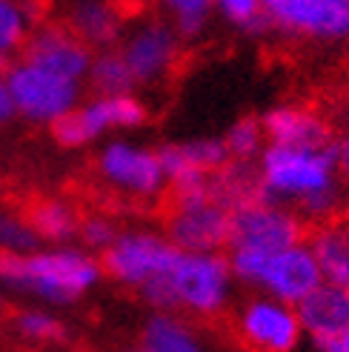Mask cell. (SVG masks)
Listing matches in <instances>:
<instances>
[{
	"instance_id": "cell-9",
	"label": "cell",
	"mask_w": 349,
	"mask_h": 352,
	"mask_svg": "<svg viewBox=\"0 0 349 352\" xmlns=\"http://www.w3.org/2000/svg\"><path fill=\"white\" fill-rule=\"evenodd\" d=\"M295 241H304L301 218L284 204L260 195L232 209V232H229L226 250L229 246H243V250L278 252Z\"/></svg>"
},
{
	"instance_id": "cell-28",
	"label": "cell",
	"mask_w": 349,
	"mask_h": 352,
	"mask_svg": "<svg viewBox=\"0 0 349 352\" xmlns=\"http://www.w3.org/2000/svg\"><path fill=\"white\" fill-rule=\"evenodd\" d=\"M212 3L226 17V21L240 26V29H252V32L260 29V32H264L269 26L260 0H212Z\"/></svg>"
},
{
	"instance_id": "cell-21",
	"label": "cell",
	"mask_w": 349,
	"mask_h": 352,
	"mask_svg": "<svg viewBox=\"0 0 349 352\" xmlns=\"http://www.w3.org/2000/svg\"><path fill=\"white\" fill-rule=\"evenodd\" d=\"M38 6L34 0H3L0 3V72L21 58L32 29L38 26Z\"/></svg>"
},
{
	"instance_id": "cell-3",
	"label": "cell",
	"mask_w": 349,
	"mask_h": 352,
	"mask_svg": "<svg viewBox=\"0 0 349 352\" xmlns=\"http://www.w3.org/2000/svg\"><path fill=\"white\" fill-rule=\"evenodd\" d=\"M232 270L229 261L218 252H186L181 250L172 267L144 284L141 292L144 301L155 309L166 312H192L209 318L218 315L232 292Z\"/></svg>"
},
{
	"instance_id": "cell-13",
	"label": "cell",
	"mask_w": 349,
	"mask_h": 352,
	"mask_svg": "<svg viewBox=\"0 0 349 352\" xmlns=\"http://www.w3.org/2000/svg\"><path fill=\"white\" fill-rule=\"evenodd\" d=\"M269 26L321 41L349 38V14L335 0H260Z\"/></svg>"
},
{
	"instance_id": "cell-8",
	"label": "cell",
	"mask_w": 349,
	"mask_h": 352,
	"mask_svg": "<svg viewBox=\"0 0 349 352\" xmlns=\"http://www.w3.org/2000/svg\"><path fill=\"white\" fill-rule=\"evenodd\" d=\"M98 175L109 189L132 201H152L169 186L161 155L129 140H112L100 149Z\"/></svg>"
},
{
	"instance_id": "cell-15",
	"label": "cell",
	"mask_w": 349,
	"mask_h": 352,
	"mask_svg": "<svg viewBox=\"0 0 349 352\" xmlns=\"http://www.w3.org/2000/svg\"><path fill=\"white\" fill-rule=\"evenodd\" d=\"M21 58L41 63L52 72H60L66 78L75 80H86L92 66V46L83 43L78 34L69 29L63 21L60 23H38L32 29L29 41L21 52Z\"/></svg>"
},
{
	"instance_id": "cell-34",
	"label": "cell",
	"mask_w": 349,
	"mask_h": 352,
	"mask_svg": "<svg viewBox=\"0 0 349 352\" xmlns=\"http://www.w3.org/2000/svg\"><path fill=\"white\" fill-rule=\"evenodd\" d=\"M335 3L341 6V12H346V14H349V0H335Z\"/></svg>"
},
{
	"instance_id": "cell-29",
	"label": "cell",
	"mask_w": 349,
	"mask_h": 352,
	"mask_svg": "<svg viewBox=\"0 0 349 352\" xmlns=\"http://www.w3.org/2000/svg\"><path fill=\"white\" fill-rule=\"evenodd\" d=\"M117 223L109 218V215H86L80 218V243H83V250H89V252H103L106 246L117 238Z\"/></svg>"
},
{
	"instance_id": "cell-10",
	"label": "cell",
	"mask_w": 349,
	"mask_h": 352,
	"mask_svg": "<svg viewBox=\"0 0 349 352\" xmlns=\"http://www.w3.org/2000/svg\"><path fill=\"white\" fill-rule=\"evenodd\" d=\"M235 327L240 341L260 352H292L304 336L298 309L267 292L243 304Z\"/></svg>"
},
{
	"instance_id": "cell-5",
	"label": "cell",
	"mask_w": 349,
	"mask_h": 352,
	"mask_svg": "<svg viewBox=\"0 0 349 352\" xmlns=\"http://www.w3.org/2000/svg\"><path fill=\"white\" fill-rule=\"evenodd\" d=\"M232 206H226L212 189L172 195L166 218V238L186 252H221L229 243Z\"/></svg>"
},
{
	"instance_id": "cell-24",
	"label": "cell",
	"mask_w": 349,
	"mask_h": 352,
	"mask_svg": "<svg viewBox=\"0 0 349 352\" xmlns=\"http://www.w3.org/2000/svg\"><path fill=\"white\" fill-rule=\"evenodd\" d=\"M12 329L17 338H23L29 344H63L66 341V324L52 315L49 309H41V307H29V309H21L12 318Z\"/></svg>"
},
{
	"instance_id": "cell-25",
	"label": "cell",
	"mask_w": 349,
	"mask_h": 352,
	"mask_svg": "<svg viewBox=\"0 0 349 352\" xmlns=\"http://www.w3.org/2000/svg\"><path fill=\"white\" fill-rule=\"evenodd\" d=\"M264 140H267L264 123L255 118H243L226 132L223 144H226L229 157H235V161H255V157L264 152Z\"/></svg>"
},
{
	"instance_id": "cell-26",
	"label": "cell",
	"mask_w": 349,
	"mask_h": 352,
	"mask_svg": "<svg viewBox=\"0 0 349 352\" xmlns=\"http://www.w3.org/2000/svg\"><path fill=\"white\" fill-rule=\"evenodd\" d=\"M158 3L172 17L178 34H198L215 9L212 0H158Z\"/></svg>"
},
{
	"instance_id": "cell-6",
	"label": "cell",
	"mask_w": 349,
	"mask_h": 352,
	"mask_svg": "<svg viewBox=\"0 0 349 352\" xmlns=\"http://www.w3.org/2000/svg\"><path fill=\"white\" fill-rule=\"evenodd\" d=\"M178 246L169 238L149 230H120L117 238L100 252L103 275L117 280L120 287L141 289L152 278L164 275L178 258Z\"/></svg>"
},
{
	"instance_id": "cell-27",
	"label": "cell",
	"mask_w": 349,
	"mask_h": 352,
	"mask_svg": "<svg viewBox=\"0 0 349 352\" xmlns=\"http://www.w3.org/2000/svg\"><path fill=\"white\" fill-rule=\"evenodd\" d=\"M34 246H41V238L32 230L26 215L0 212V250L3 252H29Z\"/></svg>"
},
{
	"instance_id": "cell-4",
	"label": "cell",
	"mask_w": 349,
	"mask_h": 352,
	"mask_svg": "<svg viewBox=\"0 0 349 352\" xmlns=\"http://www.w3.org/2000/svg\"><path fill=\"white\" fill-rule=\"evenodd\" d=\"M3 75L17 103V115L29 123H46L52 126L58 118L72 112L80 103V80L66 78L60 72L32 63L26 58H14Z\"/></svg>"
},
{
	"instance_id": "cell-19",
	"label": "cell",
	"mask_w": 349,
	"mask_h": 352,
	"mask_svg": "<svg viewBox=\"0 0 349 352\" xmlns=\"http://www.w3.org/2000/svg\"><path fill=\"white\" fill-rule=\"evenodd\" d=\"M309 246L318 258L324 280L349 287V221H321Z\"/></svg>"
},
{
	"instance_id": "cell-17",
	"label": "cell",
	"mask_w": 349,
	"mask_h": 352,
	"mask_svg": "<svg viewBox=\"0 0 349 352\" xmlns=\"http://www.w3.org/2000/svg\"><path fill=\"white\" fill-rule=\"evenodd\" d=\"M63 23L92 49H112L126 32V12L120 0H69Z\"/></svg>"
},
{
	"instance_id": "cell-35",
	"label": "cell",
	"mask_w": 349,
	"mask_h": 352,
	"mask_svg": "<svg viewBox=\"0 0 349 352\" xmlns=\"http://www.w3.org/2000/svg\"><path fill=\"white\" fill-rule=\"evenodd\" d=\"M120 3H144V0H120Z\"/></svg>"
},
{
	"instance_id": "cell-14",
	"label": "cell",
	"mask_w": 349,
	"mask_h": 352,
	"mask_svg": "<svg viewBox=\"0 0 349 352\" xmlns=\"http://www.w3.org/2000/svg\"><path fill=\"white\" fill-rule=\"evenodd\" d=\"M324 284V275L318 267V258L312 252L309 241H295L284 250H278L267 258V267L260 272L258 287L272 298H281L286 304H298Z\"/></svg>"
},
{
	"instance_id": "cell-36",
	"label": "cell",
	"mask_w": 349,
	"mask_h": 352,
	"mask_svg": "<svg viewBox=\"0 0 349 352\" xmlns=\"http://www.w3.org/2000/svg\"><path fill=\"white\" fill-rule=\"evenodd\" d=\"M0 3H3V0H0Z\"/></svg>"
},
{
	"instance_id": "cell-7",
	"label": "cell",
	"mask_w": 349,
	"mask_h": 352,
	"mask_svg": "<svg viewBox=\"0 0 349 352\" xmlns=\"http://www.w3.org/2000/svg\"><path fill=\"white\" fill-rule=\"evenodd\" d=\"M146 123V107L132 92L124 95H98L86 103H78L72 112H66L52 123V135L60 146L78 149L92 144L95 138L117 132V129H137Z\"/></svg>"
},
{
	"instance_id": "cell-33",
	"label": "cell",
	"mask_w": 349,
	"mask_h": 352,
	"mask_svg": "<svg viewBox=\"0 0 349 352\" xmlns=\"http://www.w3.org/2000/svg\"><path fill=\"white\" fill-rule=\"evenodd\" d=\"M3 312H6V298H3V287H0V318H3Z\"/></svg>"
},
{
	"instance_id": "cell-16",
	"label": "cell",
	"mask_w": 349,
	"mask_h": 352,
	"mask_svg": "<svg viewBox=\"0 0 349 352\" xmlns=\"http://www.w3.org/2000/svg\"><path fill=\"white\" fill-rule=\"evenodd\" d=\"M295 309H298L301 329L318 349H329L349 332V287L324 280L304 301L295 304Z\"/></svg>"
},
{
	"instance_id": "cell-11",
	"label": "cell",
	"mask_w": 349,
	"mask_h": 352,
	"mask_svg": "<svg viewBox=\"0 0 349 352\" xmlns=\"http://www.w3.org/2000/svg\"><path fill=\"white\" fill-rule=\"evenodd\" d=\"M158 155L172 195H192V192L209 189L212 175L229 164L226 144L212 138L189 140V144H169L158 149Z\"/></svg>"
},
{
	"instance_id": "cell-23",
	"label": "cell",
	"mask_w": 349,
	"mask_h": 352,
	"mask_svg": "<svg viewBox=\"0 0 349 352\" xmlns=\"http://www.w3.org/2000/svg\"><path fill=\"white\" fill-rule=\"evenodd\" d=\"M86 80H89L95 95H124V92H135V86H137L126 58L120 55V49L117 52L115 49H100L92 58Z\"/></svg>"
},
{
	"instance_id": "cell-18",
	"label": "cell",
	"mask_w": 349,
	"mask_h": 352,
	"mask_svg": "<svg viewBox=\"0 0 349 352\" xmlns=\"http://www.w3.org/2000/svg\"><path fill=\"white\" fill-rule=\"evenodd\" d=\"M264 132L269 144L278 146H292V149H333V135L329 126L306 109L298 107H281L272 109L264 120Z\"/></svg>"
},
{
	"instance_id": "cell-22",
	"label": "cell",
	"mask_w": 349,
	"mask_h": 352,
	"mask_svg": "<svg viewBox=\"0 0 349 352\" xmlns=\"http://www.w3.org/2000/svg\"><path fill=\"white\" fill-rule=\"evenodd\" d=\"M141 349L146 352H198L201 338L195 329H189L174 312L158 309L141 332Z\"/></svg>"
},
{
	"instance_id": "cell-1",
	"label": "cell",
	"mask_w": 349,
	"mask_h": 352,
	"mask_svg": "<svg viewBox=\"0 0 349 352\" xmlns=\"http://www.w3.org/2000/svg\"><path fill=\"white\" fill-rule=\"evenodd\" d=\"M103 275L100 261L72 243L34 246L29 252L0 250V287L49 307H69L89 295Z\"/></svg>"
},
{
	"instance_id": "cell-20",
	"label": "cell",
	"mask_w": 349,
	"mask_h": 352,
	"mask_svg": "<svg viewBox=\"0 0 349 352\" xmlns=\"http://www.w3.org/2000/svg\"><path fill=\"white\" fill-rule=\"evenodd\" d=\"M32 230L38 232L41 243H72L80 232V212L60 198L34 201L26 212Z\"/></svg>"
},
{
	"instance_id": "cell-32",
	"label": "cell",
	"mask_w": 349,
	"mask_h": 352,
	"mask_svg": "<svg viewBox=\"0 0 349 352\" xmlns=\"http://www.w3.org/2000/svg\"><path fill=\"white\" fill-rule=\"evenodd\" d=\"M326 352H349V332H346V336L344 338H338L333 346H329Z\"/></svg>"
},
{
	"instance_id": "cell-2",
	"label": "cell",
	"mask_w": 349,
	"mask_h": 352,
	"mask_svg": "<svg viewBox=\"0 0 349 352\" xmlns=\"http://www.w3.org/2000/svg\"><path fill=\"white\" fill-rule=\"evenodd\" d=\"M260 195L292 204L309 221H329L338 209V166L333 149H292L269 144L260 152Z\"/></svg>"
},
{
	"instance_id": "cell-12",
	"label": "cell",
	"mask_w": 349,
	"mask_h": 352,
	"mask_svg": "<svg viewBox=\"0 0 349 352\" xmlns=\"http://www.w3.org/2000/svg\"><path fill=\"white\" fill-rule=\"evenodd\" d=\"M120 55L126 58L137 86L158 83L172 72L178 58V29L164 21L137 23L120 38Z\"/></svg>"
},
{
	"instance_id": "cell-30",
	"label": "cell",
	"mask_w": 349,
	"mask_h": 352,
	"mask_svg": "<svg viewBox=\"0 0 349 352\" xmlns=\"http://www.w3.org/2000/svg\"><path fill=\"white\" fill-rule=\"evenodd\" d=\"M17 115V103H14V95L9 89V80L6 75H0V126H6V123H12Z\"/></svg>"
},
{
	"instance_id": "cell-31",
	"label": "cell",
	"mask_w": 349,
	"mask_h": 352,
	"mask_svg": "<svg viewBox=\"0 0 349 352\" xmlns=\"http://www.w3.org/2000/svg\"><path fill=\"white\" fill-rule=\"evenodd\" d=\"M333 155H335L338 172L344 175V178H349V135H344V138L338 140V146L333 149Z\"/></svg>"
}]
</instances>
